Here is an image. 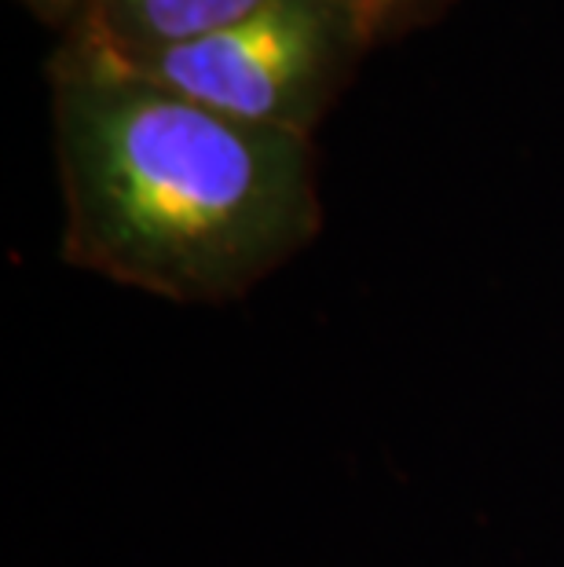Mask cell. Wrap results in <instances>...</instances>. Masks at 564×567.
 <instances>
[{
    "label": "cell",
    "mask_w": 564,
    "mask_h": 567,
    "mask_svg": "<svg viewBox=\"0 0 564 567\" xmlns=\"http://www.w3.org/2000/svg\"><path fill=\"white\" fill-rule=\"evenodd\" d=\"M345 4L356 11L359 22H363L367 38H375V33L396 16V8H400L403 0H345Z\"/></svg>",
    "instance_id": "cell-4"
},
{
    "label": "cell",
    "mask_w": 564,
    "mask_h": 567,
    "mask_svg": "<svg viewBox=\"0 0 564 567\" xmlns=\"http://www.w3.org/2000/svg\"><path fill=\"white\" fill-rule=\"evenodd\" d=\"M268 0H95L85 30L122 52L198 41L243 22Z\"/></svg>",
    "instance_id": "cell-3"
},
{
    "label": "cell",
    "mask_w": 564,
    "mask_h": 567,
    "mask_svg": "<svg viewBox=\"0 0 564 567\" xmlns=\"http://www.w3.org/2000/svg\"><path fill=\"white\" fill-rule=\"evenodd\" d=\"M367 41L345 0H268L198 41L117 52L209 111L311 136Z\"/></svg>",
    "instance_id": "cell-2"
},
{
    "label": "cell",
    "mask_w": 564,
    "mask_h": 567,
    "mask_svg": "<svg viewBox=\"0 0 564 567\" xmlns=\"http://www.w3.org/2000/svg\"><path fill=\"white\" fill-rule=\"evenodd\" d=\"M27 4H33L48 19H59V16H66L70 8H78V0H27Z\"/></svg>",
    "instance_id": "cell-5"
},
{
    "label": "cell",
    "mask_w": 564,
    "mask_h": 567,
    "mask_svg": "<svg viewBox=\"0 0 564 567\" xmlns=\"http://www.w3.org/2000/svg\"><path fill=\"white\" fill-rule=\"evenodd\" d=\"M63 257L173 305H232L316 243L311 136L209 111L81 33L52 63Z\"/></svg>",
    "instance_id": "cell-1"
}]
</instances>
